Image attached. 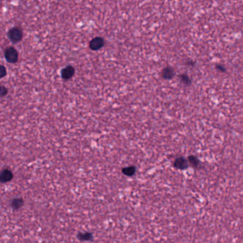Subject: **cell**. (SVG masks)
Masks as SVG:
<instances>
[{"label":"cell","instance_id":"2","mask_svg":"<svg viewBox=\"0 0 243 243\" xmlns=\"http://www.w3.org/2000/svg\"><path fill=\"white\" fill-rule=\"evenodd\" d=\"M22 32L19 28H13L9 31V37L11 41L14 43H16L22 39Z\"/></svg>","mask_w":243,"mask_h":243},{"label":"cell","instance_id":"8","mask_svg":"<svg viewBox=\"0 0 243 243\" xmlns=\"http://www.w3.org/2000/svg\"><path fill=\"white\" fill-rule=\"evenodd\" d=\"M135 172H136V168L134 167V166H130V167L123 168V173L125 175L128 176L133 175L135 173Z\"/></svg>","mask_w":243,"mask_h":243},{"label":"cell","instance_id":"6","mask_svg":"<svg viewBox=\"0 0 243 243\" xmlns=\"http://www.w3.org/2000/svg\"><path fill=\"white\" fill-rule=\"evenodd\" d=\"M13 177L12 172L9 171V170H4L2 171V173H0V181L2 182H6L9 181Z\"/></svg>","mask_w":243,"mask_h":243},{"label":"cell","instance_id":"5","mask_svg":"<svg viewBox=\"0 0 243 243\" xmlns=\"http://www.w3.org/2000/svg\"><path fill=\"white\" fill-rule=\"evenodd\" d=\"M174 71L171 67H166L162 70L161 76L165 79H171L174 76Z\"/></svg>","mask_w":243,"mask_h":243},{"label":"cell","instance_id":"7","mask_svg":"<svg viewBox=\"0 0 243 243\" xmlns=\"http://www.w3.org/2000/svg\"><path fill=\"white\" fill-rule=\"evenodd\" d=\"M174 166L178 169H185L188 167V162L183 158H179L174 162Z\"/></svg>","mask_w":243,"mask_h":243},{"label":"cell","instance_id":"11","mask_svg":"<svg viewBox=\"0 0 243 243\" xmlns=\"http://www.w3.org/2000/svg\"><path fill=\"white\" fill-rule=\"evenodd\" d=\"M180 79H181V82H183L185 84L188 85V84H190V78H189V77L187 75H185V74H183V75L180 76Z\"/></svg>","mask_w":243,"mask_h":243},{"label":"cell","instance_id":"12","mask_svg":"<svg viewBox=\"0 0 243 243\" xmlns=\"http://www.w3.org/2000/svg\"><path fill=\"white\" fill-rule=\"evenodd\" d=\"M189 161L190 163L194 166H197L199 164V161L198 158H196L195 156H190L189 157Z\"/></svg>","mask_w":243,"mask_h":243},{"label":"cell","instance_id":"10","mask_svg":"<svg viewBox=\"0 0 243 243\" xmlns=\"http://www.w3.org/2000/svg\"><path fill=\"white\" fill-rule=\"evenodd\" d=\"M91 237H92L91 236V234L89 233V232H86V233L78 234V238H79L80 240H89L91 238Z\"/></svg>","mask_w":243,"mask_h":243},{"label":"cell","instance_id":"1","mask_svg":"<svg viewBox=\"0 0 243 243\" xmlns=\"http://www.w3.org/2000/svg\"><path fill=\"white\" fill-rule=\"evenodd\" d=\"M5 56L6 59L9 63H15L18 60V53L15 49L12 47H9L6 49Z\"/></svg>","mask_w":243,"mask_h":243},{"label":"cell","instance_id":"15","mask_svg":"<svg viewBox=\"0 0 243 243\" xmlns=\"http://www.w3.org/2000/svg\"><path fill=\"white\" fill-rule=\"evenodd\" d=\"M217 69H219V70H221V71H225V70H223V67H222V66H217Z\"/></svg>","mask_w":243,"mask_h":243},{"label":"cell","instance_id":"4","mask_svg":"<svg viewBox=\"0 0 243 243\" xmlns=\"http://www.w3.org/2000/svg\"><path fill=\"white\" fill-rule=\"evenodd\" d=\"M74 72H75V70H74V68L72 66H67V67L62 71V77L64 79H69V78H71L74 76Z\"/></svg>","mask_w":243,"mask_h":243},{"label":"cell","instance_id":"14","mask_svg":"<svg viewBox=\"0 0 243 243\" xmlns=\"http://www.w3.org/2000/svg\"><path fill=\"white\" fill-rule=\"evenodd\" d=\"M6 74H7V71H6L5 66H0V78H2L4 76H5Z\"/></svg>","mask_w":243,"mask_h":243},{"label":"cell","instance_id":"9","mask_svg":"<svg viewBox=\"0 0 243 243\" xmlns=\"http://www.w3.org/2000/svg\"><path fill=\"white\" fill-rule=\"evenodd\" d=\"M23 205V200L20 198H16L12 201V206L14 207V209H18L22 206Z\"/></svg>","mask_w":243,"mask_h":243},{"label":"cell","instance_id":"3","mask_svg":"<svg viewBox=\"0 0 243 243\" xmlns=\"http://www.w3.org/2000/svg\"><path fill=\"white\" fill-rule=\"evenodd\" d=\"M103 44H104V41L101 37H95L91 41L90 43H89V47L92 50L95 51L102 48Z\"/></svg>","mask_w":243,"mask_h":243},{"label":"cell","instance_id":"13","mask_svg":"<svg viewBox=\"0 0 243 243\" xmlns=\"http://www.w3.org/2000/svg\"><path fill=\"white\" fill-rule=\"evenodd\" d=\"M7 93V89L5 86H0V96H5Z\"/></svg>","mask_w":243,"mask_h":243}]
</instances>
